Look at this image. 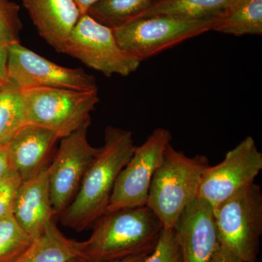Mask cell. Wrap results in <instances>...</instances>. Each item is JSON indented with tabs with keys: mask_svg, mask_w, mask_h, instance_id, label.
Here are the masks:
<instances>
[{
	"mask_svg": "<svg viewBox=\"0 0 262 262\" xmlns=\"http://www.w3.org/2000/svg\"><path fill=\"white\" fill-rule=\"evenodd\" d=\"M22 181L12 169L0 180V218L13 214V206Z\"/></svg>",
	"mask_w": 262,
	"mask_h": 262,
	"instance_id": "cb8c5ba5",
	"label": "cell"
},
{
	"mask_svg": "<svg viewBox=\"0 0 262 262\" xmlns=\"http://www.w3.org/2000/svg\"><path fill=\"white\" fill-rule=\"evenodd\" d=\"M21 91L27 124L53 131L59 139L91 124V113L99 102L98 90L34 88Z\"/></svg>",
	"mask_w": 262,
	"mask_h": 262,
	"instance_id": "8992f818",
	"label": "cell"
},
{
	"mask_svg": "<svg viewBox=\"0 0 262 262\" xmlns=\"http://www.w3.org/2000/svg\"><path fill=\"white\" fill-rule=\"evenodd\" d=\"M8 47L0 46V82H8L7 63H8Z\"/></svg>",
	"mask_w": 262,
	"mask_h": 262,
	"instance_id": "4316f807",
	"label": "cell"
},
{
	"mask_svg": "<svg viewBox=\"0 0 262 262\" xmlns=\"http://www.w3.org/2000/svg\"><path fill=\"white\" fill-rule=\"evenodd\" d=\"M262 170V154L251 136L229 150L225 159L207 169L198 198L213 209L250 184L254 183Z\"/></svg>",
	"mask_w": 262,
	"mask_h": 262,
	"instance_id": "8fae6325",
	"label": "cell"
},
{
	"mask_svg": "<svg viewBox=\"0 0 262 262\" xmlns=\"http://www.w3.org/2000/svg\"><path fill=\"white\" fill-rule=\"evenodd\" d=\"M13 215L32 239L37 238L53 221L57 215L52 205L48 167L34 178L22 182Z\"/></svg>",
	"mask_w": 262,
	"mask_h": 262,
	"instance_id": "9a60e30c",
	"label": "cell"
},
{
	"mask_svg": "<svg viewBox=\"0 0 262 262\" xmlns=\"http://www.w3.org/2000/svg\"><path fill=\"white\" fill-rule=\"evenodd\" d=\"M171 133L165 127H157L122 169L114 186L106 211L146 206L153 176L158 168Z\"/></svg>",
	"mask_w": 262,
	"mask_h": 262,
	"instance_id": "ba28073f",
	"label": "cell"
},
{
	"mask_svg": "<svg viewBox=\"0 0 262 262\" xmlns=\"http://www.w3.org/2000/svg\"><path fill=\"white\" fill-rule=\"evenodd\" d=\"M100 0H74V2L78 7L82 15L87 13L88 10L91 8L94 4L97 3Z\"/></svg>",
	"mask_w": 262,
	"mask_h": 262,
	"instance_id": "f1b7e54d",
	"label": "cell"
},
{
	"mask_svg": "<svg viewBox=\"0 0 262 262\" xmlns=\"http://www.w3.org/2000/svg\"><path fill=\"white\" fill-rule=\"evenodd\" d=\"M149 254L150 253H141V254L134 255L129 257L121 258V259L112 260V261H94V260L81 258L75 262H144Z\"/></svg>",
	"mask_w": 262,
	"mask_h": 262,
	"instance_id": "83f0119b",
	"label": "cell"
},
{
	"mask_svg": "<svg viewBox=\"0 0 262 262\" xmlns=\"http://www.w3.org/2000/svg\"><path fill=\"white\" fill-rule=\"evenodd\" d=\"M26 124L21 90L8 81L0 90V145L8 144Z\"/></svg>",
	"mask_w": 262,
	"mask_h": 262,
	"instance_id": "ffe728a7",
	"label": "cell"
},
{
	"mask_svg": "<svg viewBox=\"0 0 262 262\" xmlns=\"http://www.w3.org/2000/svg\"><path fill=\"white\" fill-rule=\"evenodd\" d=\"M144 262H182L175 231L163 229L154 251Z\"/></svg>",
	"mask_w": 262,
	"mask_h": 262,
	"instance_id": "603a6c76",
	"label": "cell"
},
{
	"mask_svg": "<svg viewBox=\"0 0 262 262\" xmlns=\"http://www.w3.org/2000/svg\"><path fill=\"white\" fill-rule=\"evenodd\" d=\"M219 243L239 258L256 262L262 235L261 186L253 183L213 209Z\"/></svg>",
	"mask_w": 262,
	"mask_h": 262,
	"instance_id": "5b68a950",
	"label": "cell"
},
{
	"mask_svg": "<svg viewBox=\"0 0 262 262\" xmlns=\"http://www.w3.org/2000/svg\"><path fill=\"white\" fill-rule=\"evenodd\" d=\"M213 31L236 37L261 35L262 0H233Z\"/></svg>",
	"mask_w": 262,
	"mask_h": 262,
	"instance_id": "e0dca14e",
	"label": "cell"
},
{
	"mask_svg": "<svg viewBox=\"0 0 262 262\" xmlns=\"http://www.w3.org/2000/svg\"><path fill=\"white\" fill-rule=\"evenodd\" d=\"M12 170L7 144L0 145V180Z\"/></svg>",
	"mask_w": 262,
	"mask_h": 262,
	"instance_id": "484cf974",
	"label": "cell"
},
{
	"mask_svg": "<svg viewBox=\"0 0 262 262\" xmlns=\"http://www.w3.org/2000/svg\"><path fill=\"white\" fill-rule=\"evenodd\" d=\"M8 81L20 90L51 88L75 91L98 90L96 78L81 68L56 64L19 43L8 47Z\"/></svg>",
	"mask_w": 262,
	"mask_h": 262,
	"instance_id": "9c48e42d",
	"label": "cell"
},
{
	"mask_svg": "<svg viewBox=\"0 0 262 262\" xmlns=\"http://www.w3.org/2000/svg\"><path fill=\"white\" fill-rule=\"evenodd\" d=\"M91 124L60 139V146L54 159L48 166L52 205L56 215L64 211L80 189L100 148L94 147L88 140Z\"/></svg>",
	"mask_w": 262,
	"mask_h": 262,
	"instance_id": "30bf717a",
	"label": "cell"
},
{
	"mask_svg": "<svg viewBox=\"0 0 262 262\" xmlns=\"http://www.w3.org/2000/svg\"><path fill=\"white\" fill-rule=\"evenodd\" d=\"M81 258H84L82 242L66 237L53 220L11 262H75Z\"/></svg>",
	"mask_w": 262,
	"mask_h": 262,
	"instance_id": "2e32d148",
	"label": "cell"
},
{
	"mask_svg": "<svg viewBox=\"0 0 262 262\" xmlns=\"http://www.w3.org/2000/svg\"><path fill=\"white\" fill-rule=\"evenodd\" d=\"M211 262H248L220 246L213 254Z\"/></svg>",
	"mask_w": 262,
	"mask_h": 262,
	"instance_id": "d4e9b609",
	"label": "cell"
},
{
	"mask_svg": "<svg viewBox=\"0 0 262 262\" xmlns=\"http://www.w3.org/2000/svg\"><path fill=\"white\" fill-rule=\"evenodd\" d=\"M210 165L206 155L189 157L171 144L167 146L153 176L146 202V206L159 219L163 229L173 230L183 211L198 198Z\"/></svg>",
	"mask_w": 262,
	"mask_h": 262,
	"instance_id": "3957f363",
	"label": "cell"
},
{
	"mask_svg": "<svg viewBox=\"0 0 262 262\" xmlns=\"http://www.w3.org/2000/svg\"><path fill=\"white\" fill-rule=\"evenodd\" d=\"M92 227L82 246L84 258L94 261L151 253L163 231L159 219L146 206L106 211Z\"/></svg>",
	"mask_w": 262,
	"mask_h": 262,
	"instance_id": "7a4b0ae2",
	"label": "cell"
},
{
	"mask_svg": "<svg viewBox=\"0 0 262 262\" xmlns=\"http://www.w3.org/2000/svg\"><path fill=\"white\" fill-rule=\"evenodd\" d=\"M233 0H163L139 18L155 15L201 19L221 16Z\"/></svg>",
	"mask_w": 262,
	"mask_h": 262,
	"instance_id": "d6986e66",
	"label": "cell"
},
{
	"mask_svg": "<svg viewBox=\"0 0 262 262\" xmlns=\"http://www.w3.org/2000/svg\"><path fill=\"white\" fill-rule=\"evenodd\" d=\"M5 83H6V82H5ZM5 84V83H4ZM3 83H1V82H0V90H1L2 89V87H3V84H4Z\"/></svg>",
	"mask_w": 262,
	"mask_h": 262,
	"instance_id": "f546056e",
	"label": "cell"
},
{
	"mask_svg": "<svg viewBox=\"0 0 262 262\" xmlns=\"http://www.w3.org/2000/svg\"><path fill=\"white\" fill-rule=\"evenodd\" d=\"M63 53L108 77L114 75L127 77L141 63L120 47L113 29L87 13L81 15L66 43Z\"/></svg>",
	"mask_w": 262,
	"mask_h": 262,
	"instance_id": "52a82bcc",
	"label": "cell"
},
{
	"mask_svg": "<svg viewBox=\"0 0 262 262\" xmlns=\"http://www.w3.org/2000/svg\"><path fill=\"white\" fill-rule=\"evenodd\" d=\"M136 146L131 131L106 127L102 147L84 176L75 198L59 215L62 225L81 232L92 227L106 213L117 177Z\"/></svg>",
	"mask_w": 262,
	"mask_h": 262,
	"instance_id": "6da1fadb",
	"label": "cell"
},
{
	"mask_svg": "<svg viewBox=\"0 0 262 262\" xmlns=\"http://www.w3.org/2000/svg\"><path fill=\"white\" fill-rule=\"evenodd\" d=\"M173 230L182 262H211L220 243L209 203L196 198L183 211Z\"/></svg>",
	"mask_w": 262,
	"mask_h": 262,
	"instance_id": "7c38bea8",
	"label": "cell"
},
{
	"mask_svg": "<svg viewBox=\"0 0 262 262\" xmlns=\"http://www.w3.org/2000/svg\"><path fill=\"white\" fill-rule=\"evenodd\" d=\"M221 16L189 19L155 15L136 19L113 31L120 47L141 62L213 31Z\"/></svg>",
	"mask_w": 262,
	"mask_h": 262,
	"instance_id": "277c9868",
	"label": "cell"
},
{
	"mask_svg": "<svg viewBox=\"0 0 262 262\" xmlns=\"http://www.w3.org/2000/svg\"><path fill=\"white\" fill-rule=\"evenodd\" d=\"M33 239L13 214L0 218V262H11L27 249Z\"/></svg>",
	"mask_w": 262,
	"mask_h": 262,
	"instance_id": "44dd1931",
	"label": "cell"
},
{
	"mask_svg": "<svg viewBox=\"0 0 262 262\" xmlns=\"http://www.w3.org/2000/svg\"><path fill=\"white\" fill-rule=\"evenodd\" d=\"M59 138L45 127L26 124L7 144L11 168L22 182L34 178L47 168V163Z\"/></svg>",
	"mask_w": 262,
	"mask_h": 262,
	"instance_id": "4fadbf2b",
	"label": "cell"
},
{
	"mask_svg": "<svg viewBox=\"0 0 262 262\" xmlns=\"http://www.w3.org/2000/svg\"><path fill=\"white\" fill-rule=\"evenodd\" d=\"M40 37L58 53L82 13L74 0H22Z\"/></svg>",
	"mask_w": 262,
	"mask_h": 262,
	"instance_id": "5bb4252c",
	"label": "cell"
},
{
	"mask_svg": "<svg viewBox=\"0 0 262 262\" xmlns=\"http://www.w3.org/2000/svg\"><path fill=\"white\" fill-rule=\"evenodd\" d=\"M163 0H100L87 14L99 23L116 29L139 18Z\"/></svg>",
	"mask_w": 262,
	"mask_h": 262,
	"instance_id": "ac0fdd59",
	"label": "cell"
},
{
	"mask_svg": "<svg viewBox=\"0 0 262 262\" xmlns=\"http://www.w3.org/2000/svg\"><path fill=\"white\" fill-rule=\"evenodd\" d=\"M21 29L20 7L10 0H0V46L9 47L20 42Z\"/></svg>",
	"mask_w": 262,
	"mask_h": 262,
	"instance_id": "7402d4cb",
	"label": "cell"
}]
</instances>
